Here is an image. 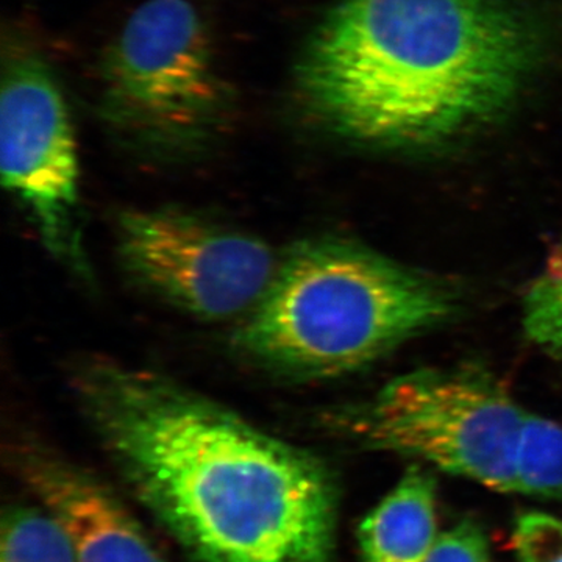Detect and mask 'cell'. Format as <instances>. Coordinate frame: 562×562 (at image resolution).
Instances as JSON below:
<instances>
[{
  "label": "cell",
  "mask_w": 562,
  "mask_h": 562,
  "mask_svg": "<svg viewBox=\"0 0 562 562\" xmlns=\"http://www.w3.org/2000/svg\"><path fill=\"white\" fill-rule=\"evenodd\" d=\"M457 308L449 284L364 244L305 239L280 260L233 344L266 371L330 379L380 360Z\"/></svg>",
  "instance_id": "cell-3"
},
{
  "label": "cell",
  "mask_w": 562,
  "mask_h": 562,
  "mask_svg": "<svg viewBox=\"0 0 562 562\" xmlns=\"http://www.w3.org/2000/svg\"><path fill=\"white\" fill-rule=\"evenodd\" d=\"M232 94L201 14L188 0H147L106 55L102 114L127 143L161 157L209 146Z\"/></svg>",
  "instance_id": "cell-4"
},
{
  "label": "cell",
  "mask_w": 562,
  "mask_h": 562,
  "mask_svg": "<svg viewBox=\"0 0 562 562\" xmlns=\"http://www.w3.org/2000/svg\"><path fill=\"white\" fill-rule=\"evenodd\" d=\"M516 492L562 498V427L525 413L516 450Z\"/></svg>",
  "instance_id": "cell-11"
},
{
  "label": "cell",
  "mask_w": 562,
  "mask_h": 562,
  "mask_svg": "<svg viewBox=\"0 0 562 562\" xmlns=\"http://www.w3.org/2000/svg\"><path fill=\"white\" fill-rule=\"evenodd\" d=\"M2 180L57 260L87 277L80 232L79 160L68 109L35 57L11 60L0 98Z\"/></svg>",
  "instance_id": "cell-7"
},
{
  "label": "cell",
  "mask_w": 562,
  "mask_h": 562,
  "mask_svg": "<svg viewBox=\"0 0 562 562\" xmlns=\"http://www.w3.org/2000/svg\"><path fill=\"white\" fill-rule=\"evenodd\" d=\"M524 328L532 342L562 355V238L524 297Z\"/></svg>",
  "instance_id": "cell-12"
},
{
  "label": "cell",
  "mask_w": 562,
  "mask_h": 562,
  "mask_svg": "<svg viewBox=\"0 0 562 562\" xmlns=\"http://www.w3.org/2000/svg\"><path fill=\"white\" fill-rule=\"evenodd\" d=\"M0 562H77L68 532L43 505H10L0 520Z\"/></svg>",
  "instance_id": "cell-10"
},
{
  "label": "cell",
  "mask_w": 562,
  "mask_h": 562,
  "mask_svg": "<svg viewBox=\"0 0 562 562\" xmlns=\"http://www.w3.org/2000/svg\"><path fill=\"white\" fill-rule=\"evenodd\" d=\"M438 538L436 480L417 465L358 527L362 562H425Z\"/></svg>",
  "instance_id": "cell-9"
},
{
  "label": "cell",
  "mask_w": 562,
  "mask_h": 562,
  "mask_svg": "<svg viewBox=\"0 0 562 562\" xmlns=\"http://www.w3.org/2000/svg\"><path fill=\"white\" fill-rule=\"evenodd\" d=\"M10 464L68 532L77 562H166L121 498L87 469L29 439L11 446Z\"/></svg>",
  "instance_id": "cell-8"
},
{
  "label": "cell",
  "mask_w": 562,
  "mask_h": 562,
  "mask_svg": "<svg viewBox=\"0 0 562 562\" xmlns=\"http://www.w3.org/2000/svg\"><path fill=\"white\" fill-rule=\"evenodd\" d=\"M425 562H491L486 532L473 520H462L439 535Z\"/></svg>",
  "instance_id": "cell-14"
},
{
  "label": "cell",
  "mask_w": 562,
  "mask_h": 562,
  "mask_svg": "<svg viewBox=\"0 0 562 562\" xmlns=\"http://www.w3.org/2000/svg\"><path fill=\"white\" fill-rule=\"evenodd\" d=\"M539 57L512 0H341L303 52L299 90L339 138L430 150L501 121Z\"/></svg>",
  "instance_id": "cell-2"
},
{
  "label": "cell",
  "mask_w": 562,
  "mask_h": 562,
  "mask_svg": "<svg viewBox=\"0 0 562 562\" xmlns=\"http://www.w3.org/2000/svg\"><path fill=\"white\" fill-rule=\"evenodd\" d=\"M525 413L494 373L462 364L402 373L368 401L333 413L330 425L366 449L516 492Z\"/></svg>",
  "instance_id": "cell-5"
},
{
  "label": "cell",
  "mask_w": 562,
  "mask_h": 562,
  "mask_svg": "<svg viewBox=\"0 0 562 562\" xmlns=\"http://www.w3.org/2000/svg\"><path fill=\"white\" fill-rule=\"evenodd\" d=\"M125 272L181 312L224 321L251 312L279 269L271 247L179 210H127L116 227Z\"/></svg>",
  "instance_id": "cell-6"
},
{
  "label": "cell",
  "mask_w": 562,
  "mask_h": 562,
  "mask_svg": "<svg viewBox=\"0 0 562 562\" xmlns=\"http://www.w3.org/2000/svg\"><path fill=\"white\" fill-rule=\"evenodd\" d=\"M513 546L517 562H562V520L546 513L520 514Z\"/></svg>",
  "instance_id": "cell-13"
},
{
  "label": "cell",
  "mask_w": 562,
  "mask_h": 562,
  "mask_svg": "<svg viewBox=\"0 0 562 562\" xmlns=\"http://www.w3.org/2000/svg\"><path fill=\"white\" fill-rule=\"evenodd\" d=\"M81 412L125 486L198 562H335L324 460L160 373L90 362Z\"/></svg>",
  "instance_id": "cell-1"
}]
</instances>
